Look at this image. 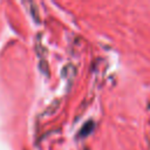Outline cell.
Instances as JSON below:
<instances>
[{"mask_svg":"<svg viewBox=\"0 0 150 150\" xmlns=\"http://www.w3.org/2000/svg\"><path fill=\"white\" fill-rule=\"evenodd\" d=\"M94 129V123H93V121H88L81 129H80V132H79V136H81V137H84V136H87V135H89L90 134V131Z\"/></svg>","mask_w":150,"mask_h":150,"instance_id":"obj_3","label":"cell"},{"mask_svg":"<svg viewBox=\"0 0 150 150\" xmlns=\"http://www.w3.org/2000/svg\"><path fill=\"white\" fill-rule=\"evenodd\" d=\"M75 74H76V69H75V67H74L73 64H67V66H64V67L62 68V70H61L62 77L66 79V80H68V81L73 80L74 76H75Z\"/></svg>","mask_w":150,"mask_h":150,"instance_id":"obj_2","label":"cell"},{"mask_svg":"<svg viewBox=\"0 0 150 150\" xmlns=\"http://www.w3.org/2000/svg\"><path fill=\"white\" fill-rule=\"evenodd\" d=\"M57 107H59V101L53 102V103L46 109V114H53V112H55V110L57 109Z\"/></svg>","mask_w":150,"mask_h":150,"instance_id":"obj_4","label":"cell"},{"mask_svg":"<svg viewBox=\"0 0 150 150\" xmlns=\"http://www.w3.org/2000/svg\"><path fill=\"white\" fill-rule=\"evenodd\" d=\"M23 5L27 7V11L29 12V14L32 15V18L36 21V22H40V14H39V8L38 6L32 2V1H28V2H23Z\"/></svg>","mask_w":150,"mask_h":150,"instance_id":"obj_1","label":"cell"}]
</instances>
